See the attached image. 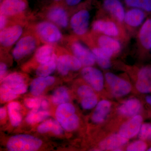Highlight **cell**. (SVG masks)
Listing matches in <instances>:
<instances>
[{"label":"cell","instance_id":"1","mask_svg":"<svg viewBox=\"0 0 151 151\" xmlns=\"http://www.w3.org/2000/svg\"><path fill=\"white\" fill-rule=\"evenodd\" d=\"M35 34L42 42L52 45L62 40V33L58 27L50 21L38 23L34 28Z\"/></svg>","mask_w":151,"mask_h":151},{"label":"cell","instance_id":"2","mask_svg":"<svg viewBox=\"0 0 151 151\" xmlns=\"http://www.w3.org/2000/svg\"><path fill=\"white\" fill-rule=\"evenodd\" d=\"M75 108L72 104L65 103L58 106L55 117L61 127L67 131L76 129L79 125V119L75 114Z\"/></svg>","mask_w":151,"mask_h":151},{"label":"cell","instance_id":"3","mask_svg":"<svg viewBox=\"0 0 151 151\" xmlns=\"http://www.w3.org/2000/svg\"><path fill=\"white\" fill-rule=\"evenodd\" d=\"M42 141L30 136L21 134L10 138L7 144L9 150L11 151H33L39 149Z\"/></svg>","mask_w":151,"mask_h":151},{"label":"cell","instance_id":"4","mask_svg":"<svg viewBox=\"0 0 151 151\" xmlns=\"http://www.w3.org/2000/svg\"><path fill=\"white\" fill-rule=\"evenodd\" d=\"M39 38L35 34L26 35L16 43L12 51L14 58L19 60L32 53L39 44Z\"/></svg>","mask_w":151,"mask_h":151},{"label":"cell","instance_id":"5","mask_svg":"<svg viewBox=\"0 0 151 151\" xmlns=\"http://www.w3.org/2000/svg\"><path fill=\"white\" fill-rule=\"evenodd\" d=\"M24 32L22 25L12 24L1 30L0 43L4 48H9L16 43L21 37Z\"/></svg>","mask_w":151,"mask_h":151},{"label":"cell","instance_id":"6","mask_svg":"<svg viewBox=\"0 0 151 151\" xmlns=\"http://www.w3.org/2000/svg\"><path fill=\"white\" fill-rule=\"evenodd\" d=\"M90 14L86 9H82L76 13L70 21V27L76 35L83 36L89 29Z\"/></svg>","mask_w":151,"mask_h":151},{"label":"cell","instance_id":"7","mask_svg":"<svg viewBox=\"0 0 151 151\" xmlns=\"http://www.w3.org/2000/svg\"><path fill=\"white\" fill-rule=\"evenodd\" d=\"M105 77L112 93L116 97H123L131 92L132 85L128 81L111 72L106 73Z\"/></svg>","mask_w":151,"mask_h":151},{"label":"cell","instance_id":"8","mask_svg":"<svg viewBox=\"0 0 151 151\" xmlns=\"http://www.w3.org/2000/svg\"><path fill=\"white\" fill-rule=\"evenodd\" d=\"M27 7L25 0H2L0 6L1 14L8 18L18 16L25 12Z\"/></svg>","mask_w":151,"mask_h":151},{"label":"cell","instance_id":"9","mask_svg":"<svg viewBox=\"0 0 151 151\" xmlns=\"http://www.w3.org/2000/svg\"><path fill=\"white\" fill-rule=\"evenodd\" d=\"M70 49L73 55L85 67L92 66L95 63L96 59L93 52L80 42L76 40L72 42Z\"/></svg>","mask_w":151,"mask_h":151},{"label":"cell","instance_id":"10","mask_svg":"<svg viewBox=\"0 0 151 151\" xmlns=\"http://www.w3.org/2000/svg\"><path fill=\"white\" fill-rule=\"evenodd\" d=\"M82 77L93 89L100 91L104 86V76L100 70L92 66H86L81 71Z\"/></svg>","mask_w":151,"mask_h":151},{"label":"cell","instance_id":"11","mask_svg":"<svg viewBox=\"0 0 151 151\" xmlns=\"http://www.w3.org/2000/svg\"><path fill=\"white\" fill-rule=\"evenodd\" d=\"M82 64L74 55L65 54L58 58L57 68L61 75L65 76L70 70L76 71L81 68Z\"/></svg>","mask_w":151,"mask_h":151},{"label":"cell","instance_id":"12","mask_svg":"<svg viewBox=\"0 0 151 151\" xmlns=\"http://www.w3.org/2000/svg\"><path fill=\"white\" fill-rule=\"evenodd\" d=\"M143 118L141 116H134L121 126L119 134L128 139L134 137L139 134Z\"/></svg>","mask_w":151,"mask_h":151},{"label":"cell","instance_id":"13","mask_svg":"<svg viewBox=\"0 0 151 151\" xmlns=\"http://www.w3.org/2000/svg\"><path fill=\"white\" fill-rule=\"evenodd\" d=\"M48 20L63 29L68 27L69 22L68 14L66 10L60 6H55L49 9L46 14Z\"/></svg>","mask_w":151,"mask_h":151},{"label":"cell","instance_id":"14","mask_svg":"<svg viewBox=\"0 0 151 151\" xmlns=\"http://www.w3.org/2000/svg\"><path fill=\"white\" fill-rule=\"evenodd\" d=\"M23 76L17 73H11L2 80V84L8 86L15 94H24L27 91Z\"/></svg>","mask_w":151,"mask_h":151},{"label":"cell","instance_id":"15","mask_svg":"<svg viewBox=\"0 0 151 151\" xmlns=\"http://www.w3.org/2000/svg\"><path fill=\"white\" fill-rule=\"evenodd\" d=\"M136 88L142 93L151 92V67L146 66L141 68L138 74Z\"/></svg>","mask_w":151,"mask_h":151},{"label":"cell","instance_id":"16","mask_svg":"<svg viewBox=\"0 0 151 151\" xmlns=\"http://www.w3.org/2000/svg\"><path fill=\"white\" fill-rule=\"evenodd\" d=\"M142 105L139 100L131 98L122 103L118 108L119 114L127 117H133L138 115L142 110Z\"/></svg>","mask_w":151,"mask_h":151},{"label":"cell","instance_id":"17","mask_svg":"<svg viewBox=\"0 0 151 151\" xmlns=\"http://www.w3.org/2000/svg\"><path fill=\"white\" fill-rule=\"evenodd\" d=\"M128 142V139L120 134H113L102 141L100 143V147L103 150L120 151V147L127 144Z\"/></svg>","mask_w":151,"mask_h":151},{"label":"cell","instance_id":"18","mask_svg":"<svg viewBox=\"0 0 151 151\" xmlns=\"http://www.w3.org/2000/svg\"><path fill=\"white\" fill-rule=\"evenodd\" d=\"M92 29L105 35L116 37L119 35V29L115 23L110 21L98 20L93 23Z\"/></svg>","mask_w":151,"mask_h":151},{"label":"cell","instance_id":"19","mask_svg":"<svg viewBox=\"0 0 151 151\" xmlns=\"http://www.w3.org/2000/svg\"><path fill=\"white\" fill-rule=\"evenodd\" d=\"M55 79L51 76L45 77L38 76L33 80L30 86L32 94L35 96H39L47 86H50L54 83Z\"/></svg>","mask_w":151,"mask_h":151},{"label":"cell","instance_id":"20","mask_svg":"<svg viewBox=\"0 0 151 151\" xmlns=\"http://www.w3.org/2000/svg\"><path fill=\"white\" fill-rule=\"evenodd\" d=\"M92 52L95 56L96 61L103 69H108L111 66V58L114 53L102 47H94Z\"/></svg>","mask_w":151,"mask_h":151},{"label":"cell","instance_id":"21","mask_svg":"<svg viewBox=\"0 0 151 151\" xmlns=\"http://www.w3.org/2000/svg\"><path fill=\"white\" fill-rule=\"evenodd\" d=\"M111 104L110 101L102 100L97 104V107L92 114V119L94 123H103L106 119L111 110Z\"/></svg>","mask_w":151,"mask_h":151},{"label":"cell","instance_id":"22","mask_svg":"<svg viewBox=\"0 0 151 151\" xmlns=\"http://www.w3.org/2000/svg\"><path fill=\"white\" fill-rule=\"evenodd\" d=\"M145 17V13L142 10L134 8L125 13L124 21L130 27H137L142 23Z\"/></svg>","mask_w":151,"mask_h":151},{"label":"cell","instance_id":"23","mask_svg":"<svg viewBox=\"0 0 151 151\" xmlns=\"http://www.w3.org/2000/svg\"><path fill=\"white\" fill-rule=\"evenodd\" d=\"M104 6L119 22L124 21L126 13L123 5L119 0H105Z\"/></svg>","mask_w":151,"mask_h":151},{"label":"cell","instance_id":"24","mask_svg":"<svg viewBox=\"0 0 151 151\" xmlns=\"http://www.w3.org/2000/svg\"><path fill=\"white\" fill-rule=\"evenodd\" d=\"M139 38L144 48L151 49V19H148L143 24L139 32Z\"/></svg>","mask_w":151,"mask_h":151},{"label":"cell","instance_id":"25","mask_svg":"<svg viewBox=\"0 0 151 151\" xmlns=\"http://www.w3.org/2000/svg\"><path fill=\"white\" fill-rule=\"evenodd\" d=\"M98 43L100 47L108 50L114 53H118L121 49V45L119 41L112 37L103 35L99 37Z\"/></svg>","mask_w":151,"mask_h":151},{"label":"cell","instance_id":"26","mask_svg":"<svg viewBox=\"0 0 151 151\" xmlns=\"http://www.w3.org/2000/svg\"><path fill=\"white\" fill-rule=\"evenodd\" d=\"M54 47L52 45L45 44L37 49L35 58L40 64L50 60L54 54Z\"/></svg>","mask_w":151,"mask_h":151},{"label":"cell","instance_id":"27","mask_svg":"<svg viewBox=\"0 0 151 151\" xmlns=\"http://www.w3.org/2000/svg\"><path fill=\"white\" fill-rule=\"evenodd\" d=\"M57 56L54 53L50 60L40 64L36 71L37 75L40 77H45L53 73L57 68Z\"/></svg>","mask_w":151,"mask_h":151},{"label":"cell","instance_id":"28","mask_svg":"<svg viewBox=\"0 0 151 151\" xmlns=\"http://www.w3.org/2000/svg\"><path fill=\"white\" fill-rule=\"evenodd\" d=\"M60 125L55 120L50 119L41 124L38 127L37 131L41 134L51 132L56 135L60 134H62L63 130Z\"/></svg>","mask_w":151,"mask_h":151},{"label":"cell","instance_id":"29","mask_svg":"<svg viewBox=\"0 0 151 151\" xmlns=\"http://www.w3.org/2000/svg\"><path fill=\"white\" fill-rule=\"evenodd\" d=\"M21 106L17 102H12L8 105V111L11 124L14 127H17L20 124L22 121V116L19 111Z\"/></svg>","mask_w":151,"mask_h":151},{"label":"cell","instance_id":"30","mask_svg":"<svg viewBox=\"0 0 151 151\" xmlns=\"http://www.w3.org/2000/svg\"><path fill=\"white\" fill-rule=\"evenodd\" d=\"M49 116V113L45 110L41 108L33 109L27 116L26 121L29 124H36L42 122L48 118Z\"/></svg>","mask_w":151,"mask_h":151},{"label":"cell","instance_id":"31","mask_svg":"<svg viewBox=\"0 0 151 151\" xmlns=\"http://www.w3.org/2000/svg\"><path fill=\"white\" fill-rule=\"evenodd\" d=\"M69 100V94L67 89L63 87L56 89L52 97V101L55 105H60L67 103Z\"/></svg>","mask_w":151,"mask_h":151},{"label":"cell","instance_id":"32","mask_svg":"<svg viewBox=\"0 0 151 151\" xmlns=\"http://www.w3.org/2000/svg\"><path fill=\"white\" fill-rule=\"evenodd\" d=\"M125 1L129 6L151 12V0H125Z\"/></svg>","mask_w":151,"mask_h":151},{"label":"cell","instance_id":"33","mask_svg":"<svg viewBox=\"0 0 151 151\" xmlns=\"http://www.w3.org/2000/svg\"><path fill=\"white\" fill-rule=\"evenodd\" d=\"M81 99V105L83 109H91L97 105V95L94 93L86 95Z\"/></svg>","mask_w":151,"mask_h":151},{"label":"cell","instance_id":"34","mask_svg":"<svg viewBox=\"0 0 151 151\" xmlns=\"http://www.w3.org/2000/svg\"><path fill=\"white\" fill-rule=\"evenodd\" d=\"M1 99L4 102H9L17 97L18 95L14 93L8 86L2 84L0 88Z\"/></svg>","mask_w":151,"mask_h":151},{"label":"cell","instance_id":"35","mask_svg":"<svg viewBox=\"0 0 151 151\" xmlns=\"http://www.w3.org/2000/svg\"><path fill=\"white\" fill-rule=\"evenodd\" d=\"M139 134V137L141 139L151 140V124H142Z\"/></svg>","mask_w":151,"mask_h":151},{"label":"cell","instance_id":"36","mask_svg":"<svg viewBox=\"0 0 151 151\" xmlns=\"http://www.w3.org/2000/svg\"><path fill=\"white\" fill-rule=\"evenodd\" d=\"M147 145L142 141H137L130 144L127 148L128 151H143L146 150Z\"/></svg>","mask_w":151,"mask_h":151},{"label":"cell","instance_id":"37","mask_svg":"<svg viewBox=\"0 0 151 151\" xmlns=\"http://www.w3.org/2000/svg\"><path fill=\"white\" fill-rule=\"evenodd\" d=\"M42 100L39 98H27L24 100V105L28 108L32 109L41 108Z\"/></svg>","mask_w":151,"mask_h":151},{"label":"cell","instance_id":"38","mask_svg":"<svg viewBox=\"0 0 151 151\" xmlns=\"http://www.w3.org/2000/svg\"><path fill=\"white\" fill-rule=\"evenodd\" d=\"M78 96L83 98L84 96L94 93L92 87L87 85H83L79 87L77 91Z\"/></svg>","mask_w":151,"mask_h":151},{"label":"cell","instance_id":"39","mask_svg":"<svg viewBox=\"0 0 151 151\" xmlns=\"http://www.w3.org/2000/svg\"><path fill=\"white\" fill-rule=\"evenodd\" d=\"M8 22V18L4 15H0V29L1 30L6 27Z\"/></svg>","mask_w":151,"mask_h":151},{"label":"cell","instance_id":"40","mask_svg":"<svg viewBox=\"0 0 151 151\" xmlns=\"http://www.w3.org/2000/svg\"><path fill=\"white\" fill-rule=\"evenodd\" d=\"M7 70V66L5 63L1 62L0 64V77L1 80L4 78Z\"/></svg>","mask_w":151,"mask_h":151},{"label":"cell","instance_id":"41","mask_svg":"<svg viewBox=\"0 0 151 151\" xmlns=\"http://www.w3.org/2000/svg\"><path fill=\"white\" fill-rule=\"evenodd\" d=\"M65 3L69 6H74L78 4L82 0H65Z\"/></svg>","mask_w":151,"mask_h":151},{"label":"cell","instance_id":"42","mask_svg":"<svg viewBox=\"0 0 151 151\" xmlns=\"http://www.w3.org/2000/svg\"><path fill=\"white\" fill-rule=\"evenodd\" d=\"M6 111L5 108H1L0 109V118L1 120L4 119L6 116Z\"/></svg>","mask_w":151,"mask_h":151},{"label":"cell","instance_id":"43","mask_svg":"<svg viewBox=\"0 0 151 151\" xmlns=\"http://www.w3.org/2000/svg\"><path fill=\"white\" fill-rule=\"evenodd\" d=\"M48 107V102L46 100H42L41 103V108L45 110Z\"/></svg>","mask_w":151,"mask_h":151},{"label":"cell","instance_id":"44","mask_svg":"<svg viewBox=\"0 0 151 151\" xmlns=\"http://www.w3.org/2000/svg\"><path fill=\"white\" fill-rule=\"evenodd\" d=\"M146 101L147 103L151 105V96H148L146 98Z\"/></svg>","mask_w":151,"mask_h":151},{"label":"cell","instance_id":"45","mask_svg":"<svg viewBox=\"0 0 151 151\" xmlns=\"http://www.w3.org/2000/svg\"><path fill=\"white\" fill-rule=\"evenodd\" d=\"M55 1H61V0H54Z\"/></svg>","mask_w":151,"mask_h":151},{"label":"cell","instance_id":"46","mask_svg":"<svg viewBox=\"0 0 151 151\" xmlns=\"http://www.w3.org/2000/svg\"><path fill=\"white\" fill-rule=\"evenodd\" d=\"M148 151H151V147L149 149V150H148Z\"/></svg>","mask_w":151,"mask_h":151}]
</instances>
